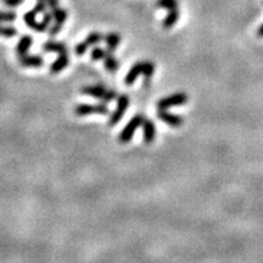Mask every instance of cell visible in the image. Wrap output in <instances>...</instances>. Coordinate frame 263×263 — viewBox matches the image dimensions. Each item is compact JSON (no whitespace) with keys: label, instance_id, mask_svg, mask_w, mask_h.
Listing matches in <instances>:
<instances>
[{"label":"cell","instance_id":"44dd1931","mask_svg":"<svg viewBox=\"0 0 263 263\" xmlns=\"http://www.w3.org/2000/svg\"><path fill=\"white\" fill-rule=\"evenodd\" d=\"M155 73V65H153L151 61H144V70H143V75L145 80H150L151 77Z\"/></svg>","mask_w":263,"mask_h":263},{"label":"cell","instance_id":"484cf974","mask_svg":"<svg viewBox=\"0 0 263 263\" xmlns=\"http://www.w3.org/2000/svg\"><path fill=\"white\" fill-rule=\"evenodd\" d=\"M22 2H23V0H2V4L9 7H16L21 5Z\"/></svg>","mask_w":263,"mask_h":263},{"label":"cell","instance_id":"8fae6325","mask_svg":"<svg viewBox=\"0 0 263 263\" xmlns=\"http://www.w3.org/2000/svg\"><path fill=\"white\" fill-rule=\"evenodd\" d=\"M144 70V61H139V62L134 63L129 72L127 73L126 78H124V84L132 85L136 80V78L143 73Z\"/></svg>","mask_w":263,"mask_h":263},{"label":"cell","instance_id":"6da1fadb","mask_svg":"<svg viewBox=\"0 0 263 263\" xmlns=\"http://www.w3.org/2000/svg\"><path fill=\"white\" fill-rule=\"evenodd\" d=\"M80 93L89 96L95 97V99L101 100L105 104L113 101V100L118 99V94L117 92L112 89H106L104 85H85V87L80 88Z\"/></svg>","mask_w":263,"mask_h":263},{"label":"cell","instance_id":"2e32d148","mask_svg":"<svg viewBox=\"0 0 263 263\" xmlns=\"http://www.w3.org/2000/svg\"><path fill=\"white\" fill-rule=\"evenodd\" d=\"M178 19H179V10H178V7L177 9L169 10V11H168V15L165 17V19H163L162 27L165 29L172 28V27L177 23Z\"/></svg>","mask_w":263,"mask_h":263},{"label":"cell","instance_id":"e0dca14e","mask_svg":"<svg viewBox=\"0 0 263 263\" xmlns=\"http://www.w3.org/2000/svg\"><path fill=\"white\" fill-rule=\"evenodd\" d=\"M105 43H106L107 49H109V50L114 51L117 48H118L119 44H121V36L117 33H113V32H111V33H109L106 37H105Z\"/></svg>","mask_w":263,"mask_h":263},{"label":"cell","instance_id":"3957f363","mask_svg":"<svg viewBox=\"0 0 263 263\" xmlns=\"http://www.w3.org/2000/svg\"><path fill=\"white\" fill-rule=\"evenodd\" d=\"M129 106V96L126 94L119 95L118 99H117V106L114 109V111L111 113V117L109 119V126H116L119 121L122 119V117L124 116L126 111L128 110Z\"/></svg>","mask_w":263,"mask_h":263},{"label":"cell","instance_id":"5bb4252c","mask_svg":"<svg viewBox=\"0 0 263 263\" xmlns=\"http://www.w3.org/2000/svg\"><path fill=\"white\" fill-rule=\"evenodd\" d=\"M33 44V38L31 36H22L21 39L19 40L16 45V54L19 55V57L24 56L28 54L29 48Z\"/></svg>","mask_w":263,"mask_h":263},{"label":"cell","instance_id":"4316f807","mask_svg":"<svg viewBox=\"0 0 263 263\" xmlns=\"http://www.w3.org/2000/svg\"><path fill=\"white\" fill-rule=\"evenodd\" d=\"M46 4H48L49 9L54 10V9H56V7H58L60 0H46Z\"/></svg>","mask_w":263,"mask_h":263},{"label":"cell","instance_id":"ac0fdd59","mask_svg":"<svg viewBox=\"0 0 263 263\" xmlns=\"http://www.w3.org/2000/svg\"><path fill=\"white\" fill-rule=\"evenodd\" d=\"M51 21H54L53 12H46V14H44L43 19H41L40 22H38V23H37L34 31L39 32V33H41V32H45L46 29H49V26H50Z\"/></svg>","mask_w":263,"mask_h":263},{"label":"cell","instance_id":"d6986e66","mask_svg":"<svg viewBox=\"0 0 263 263\" xmlns=\"http://www.w3.org/2000/svg\"><path fill=\"white\" fill-rule=\"evenodd\" d=\"M37 12L34 11L33 9L29 10L28 12H26L23 16V19H24V23L27 24V26L29 27V28H32L34 31V28H36L37 23H38V21H37Z\"/></svg>","mask_w":263,"mask_h":263},{"label":"cell","instance_id":"7c38bea8","mask_svg":"<svg viewBox=\"0 0 263 263\" xmlns=\"http://www.w3.org/2000/svg\"><path fill=\"white\" fill-rule=\"evenodd\" d=\"M70 65V56H68V53L66 54H60L58 57L51 63L50 66V72L56 75V73H60L61 71L65 70L67 66Z\"/></svg>","mask_w":263,"mask_h":263},{"label":"cell","instance_id":"277c9868","mask_svg":"<svg viewBox=\"0 0 263 263\" xmlns=\"http://www.w3.org/2000/svg\"><path fill=\"white\" fill-rule=\"evenodd\" d=\"M97 113V114H107L109 113V107L106 106L105 102L102 104H79L75 107V114L78 117L87 116V114Z\"/></svg>","mask_w":263,"mask_h":263},{"label":"cell","instance_id":"7a4b0ae2","mask_svg":"<svg viewBox=\"0 0 263 263\" xmlns=\"http://www.w3.org/2000/svg\"><path fill=\"white\" fill-rule=\"evenodd\" d=\"M144 119H145V117H144L143 114H140V113L135 114L134 117H132L131 121L127 123V126L124 127V128L122 129L121 133H119V136H118L119 143L126 144V143H128V141H131L136 129H138L139 127L143 126Z\"/></svg>","mask_w":263,"mask_h":263},{"label":"cell","instance_id":"cb8c5ba5","mask_svg":"<svg viewBox=\"0 0 263 263\" xmlns=\"http://www.w3.org/2000/svg\"><path fill=\"white\" fill-rule=\"evenodd\" d=\"M106 53H107V50H105V49L99 48V46H95V48L92 50L90 56H92L93 61H100V60H104L105 56H106Z\"/></svg>","mask_w":263,"mask_h":263},{"label":"cell","instance_id":"5b68a950","mask_svg":"<svg viewBox=\"0 0 263 263\" xmlns=\"http://www.w3.org/2000/svg\"><path fill=\"white\" fill-rule=\"evenodd\" d=\"M101 40H104V36H102L100 32H92L84 40L80 41V43H78L77 45L75 46V54L78 56L84 55L90 46L96 45V44L100 43Z\"/></svg>","mask_w":263,"mask_h":263},{"label":"cell","instance_id":"9c48e42d","mask_svg":"<svg viewBox=\"0 0 263 263\" xmlns=\"http://www.w3.org/2000/svg\"><path fill=\"white\" fill-rule=\"evenodd\" d=\"M143 138L146 144H151L156 138V127L151 119L145 118L143 122Z\"/></svg>","mask_w":263,"mask_h":263},{"label":"cell","instance_id":"7402d4cb","mask_svg":"<svg viewBox=\"0 0 263 263\" xmlns=\"http://www.w3.org/2000/svg\"><path fill=\"white\" fill-rule=\"evenodd\" d=\"M16 14L11 10H0V23L2 22H12L16 19Z\"/></svg>","mask_w":263,"mask_h":263},{"label":"cell","instance_id":"83f0119b","mask_svg":"<svg viewBox=\"0 0 263 263\" xmlns=\"http://www.w3.org/2000/svg\"><path fill=\"white\" fill-rule=\"evenodd\" d=\"M257 36L260 37V38H263V23L261 24L260 27H258V29H257Z\"/></svg>","mask_w":263,"mask_h":263},{"label":"cell","instance_id":"ba28073f","mask_svg":"<svg viewBox=\"0 0 263 263\" xmlns=\"http://www.w3.org/2000/svg\"><path fill=\"white\" fill-rule=\"evenodd\" d=\"M157 117L161 119V121L165 122V123H167L168 126L172 127V128H178V127L182 126L183 122H184V119H183L179 114L170 113V112H168L167 110H163V109H158Z\"/></svg>","mask_w":263,"mask_h":263},{"label":"cell","instance_id":"4fadbf2b","mask_svg":"<svg viewBox=\"0 0 263 263\" xmlns=\"http://www.w3.org/2000/svg\"><path fill=\"white\" fill-rule=\"evenodd\" d=\"M43 51H45V53H56L60 55V54L68 53V49L65 44L60 43V41L49 40L46 41V43H44Z\"/></svg>","mask_w":263,"mask_h":263},{"label":"cell","instance_id":"30bf717a","mask_svg":"<svg viewBox=\"0 0 263 263\" xmlns=\"http://www.w3.org/2000/svg\"><path fill=\"white\" fill-rule=\"evenodd\" d=\"M19 62L22 67H41L44 60L40 55H24L19 58Z\"/></svg>","mask_w":263,"mask_h":263},{"label":"cell","instance_id":"603a6c76","mask_svg":"<svg viewBox=\"0 0 263 263\" xmlns=\"http://www.w3.org/2000/svg\"><path fill=\"white\" fill-rule=\"evenodd\" d=\"M17 34V29L12 26H4L0 24V36L6 37V38H11Z\"/></svg>","mask_w":263,"mask_h":263},{"label":"cell","instance_id":"ffe728a7","mask_svg":"<svg viewBox=\"0 0 263 263\" xmlns=\"http://www.w3.org/2000/svg\"><path fill=\"white\" fill-rule=\"evenodd\" d=\"M156 6L161 7V9H166V10H172V9H177L178 7V0H157L156 1Z\"/></svg>","mask_w":263,"mask_h":263},{"label":"cell","instance_id":"8992f818","mask_svg":"<svg viewBox=\"0 0 263 263\" xmlns=\"http://www.w3.org/2000/svg\"><path fill=\"white\" fill-rule=\"evenodd\" d=\"M188 102V95L185 93H175V94L168 95V96L162 97L157 101L158 109L167 110L168 107L180 106Z\"/></svg>","mask_w":263,"mask_h":263},{"label":"cell","instance_id":"d4e9b609","mask_svg":"<svg viewBox=\"0 0 263 263\" xmlns=\"http://www.w3.org/2000/svg\"><path fill=\"white\" fill-rule=\"evenodd\" d=\"M46 1H41V0H37V4L36 6L33 7L34 11L37 12V14H41V12L45 11V7H46Z\"/></svg>","mask_w":263,"mask_h":263},{"label":"cell","instance_id":"f1b7e54d","mask_svg":"<svg viewBox=\"0 0 263 263\" xmlns=\"http://www.w3.org/2000/svg\"><path fill=\"white\" fill-rule=\"evenodd\" d=\"M41 1H46V0H41Z\"/></svg>","mask_w":263,"mask_h":263},{"label":"cell","instance_id":"9a60e30c","mask_svg":"<svg viewBox=\"0 0 263 263\" xmlns=\"http://www.w3.org/2000/svg\"><path fill=\"white\" fill-rule=\"evenodd\" d=\"M102 61H104V66H105V68H106V71H109V72H111V73H114L118 71L119 62H118V60H117V58L113 56V51L107 49L106 56H105V58Z\"/></svg>","mask_w":263,"mask_h":263},{"label":"cell","instance_id":"52a82bcc","mask_svg":"<svg viewBox=\"0 0 263 263\" xmlns=\"http://www.w3.org/2000/svg\"><path fill=\"white\" fill-rule=\"evenodd\" d=\"M54 16V24L49 28V34L50 36H56L57 33H60L61 28H62L63 23L66 22L68 16V12L66 9H62V7H56V9L51 10Z\"/></svg>","mask_w":263,"mask_h":263}]
</instances>
